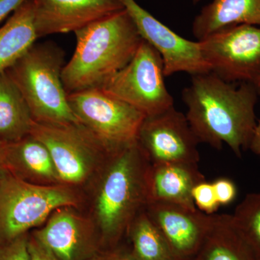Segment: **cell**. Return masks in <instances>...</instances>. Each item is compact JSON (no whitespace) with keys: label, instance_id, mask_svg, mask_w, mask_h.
<instances>
[{"label":"cell","instance_id":"ac0fdd59","mask_svg":"<svg viewBox=\"0 0 260 260\" xmlns=\"http://www.w3.org/2000/svg\"><path fill=\"white\" fill-rule=\"evenodd\" d=\"M242 24L260 27V0H212L195 17L193 35L200 41L221 29Z\"/></svg>","mask_w":260,"mask_h":260},{"label":"cell","instance_id":"d4e9b609","mask_svg":"<svg viewBox=\"0 0 260 260\" xmlns=\"http://www.w3.org/2000/svg\"><path fill=\"white\" fill-rule=\"evenodd\" d=\"M212 184L220 206L231 204L235 200L237 195V188L232 179L219 178Z\"/></svg>","mask_w":260,"mask_h":260},{"label":"cell","instance_id":"ffe728a7","mask_svg":"<svg viewBox=\"0 0 260 260\" xmlns=\"http://www.w3.org/2000/svg\"><path fill=\"white\" fill-rule=\"evenodd\" d=\"M34 121L20 89L6 71L0 73V143H14L28 136Z\"/></svg>","mask_w":260,"mask_h":260},{"label":"cell","instance_id":"4316f807","mask_svg":"<svg viewBox=\"0 0 260 260\" xmlns=\"http://www.w3.org/2000/svg\"><path fill=\"white\" fill-rule=\"evenodd\" d=\"M28 0H0V22L14 13Z\"/></svg>","mask_w":260,"mask_h":260},{"label":"cell","instance_id":"603a6c76","mask_svg":"<svg viewBox=\"0 0 260 260\" xmlns=\"http://www.w3.org/2000/svg\"><path fill=\"white\" fill-rule=\"evenodd\" d=\"M191 196L197 209L207 215H213L220 206L213 184L207 182L206 180L194 186Z\"/></svg>","mask_w":260,"mask_h":260},{"label":"cell","instance_id":"d6986e66","mask_svg":"<svg viewBox=\"0 0 260 260\" xmlns=\"http://www.w3.org/2000/svg\"><path fill=\"white\" fill-rule=\"evenodd\" d=\"M37 39L34 0H28L0 28V73L11 68Z\"/></svg>","mask_w":260,"mask_h":260},{"label":"cell","instance_id":"cb8c5ba5","mask_svg":"<svg viewBox=\"0 0 260 260\" xmlns=\"http://www.w3.org/2000/svg\"><path fill=\"white\" fill-rule=\"evenodd\" d=\"M0 260H30L28 234L0 244Z\"/></svg>","mask_w":260,"mask_h":260},{"label":"cell","instance_id":"2e32d148","mask_svg":"<svg viewBox=\"0 0 260 260\" xmlns=\"http://www.w3.org/2000/svg\"><path fill=\"white\" fill-rule=\"evenodd\" d=\"M205 181L198 164L186 162L151 164L149 169V202H165L196 210L191 191Z\"/></svg>","mask_w":260,"mask_h":260},{"label":"cell","instance_id":"4fadbf2b","mask_svg":"<svg viewBox=\"0 0 260 260\" xmlns=\"http://www.w3.org/2000/svg\"><path fill=\"white\" fill-rule=\"evenodd\" d=\"M145 210L177 260L194 258L209 230L211 215L165 202H148Z\"/></svg>","mask_w":260,"mask_h":260},{"label":"cell","instance_id":"f546056e","mask_svg":"<svg viewBox=\"0 0 260 260\" xmlns=\"http://www.w3.org/2000/svg\"><path fill=\"white\" fill-rule=\"evenodd\" d=\"M88 260H104V259H103L102 254H100V253H99V254L93 256V257L90 258V259Z\"/></svg>","mask_w":260,"mask_h":260},{"label":"cell","instance_id":"9c48e42d","mask_svg":"<svg viewBox=\"0 0 260 260\" xmlns=\"http://www.w3.org/2000/svg\"><path fill=\"white\" fill-rule=\"evenodd\" d=\"M30 135L47 147L60 181L66 184L86 180L98 158L110 153L81 124L51 125L34 121Z\"/></svg>","mask_w":260,"mask_h":260},{"label":"cell","instance_id":"e0dca14e","mask_svg":"<svg viewBox=\"0 0 260 260\" xmlns=\"http://www.w3.org/2000/svg\"><path fill=\"white\" fill-rule=\"evenodd\" d=\"M194 260H260L232 215L213 214L204 242Z\"/></svg>","mask_w":260,"mask_h":260},{"label":"cell","instance_id":"83f0119b","mask_svg":"<svg viewBox=\"0 0 260 260\" xmlns=\"http://www.w3.org/2000/svg\"><path fill=\"white\" fill-rule=\"evenodd\" d=\"M102 256L104 260H136L131 253L116 248L103 253Z\"/></svg>","mask_w":260,"mask_h":260},{"label":"cell","instance_id":"5bb4252c","mask_svg":"<svg viewBox=\"0 0 260 260\" xmlns=\"http://www.w3.org/2000/svg\"><path fill=\"white\" fill-rule=\"evenodd\" d=\"M39 38L75 32L124 9L119 0H34Z\"/></svg>","mask_w":260,"mask_h":260},{"label":"cell","instance_id":"ba28073f","mask_svg":"<svg viewBox=\"0 0 260 260\" xmlns=\"http://www.w3.org/2000/svg\"><path fill=\"white\" fill-rule=\"evenodd\" d=\"M198 42L210 72L222 80L254 85L260 78V27L233 25Z\"/></svg>","mask_w":260,"mask_h":260},{"label":"cell","instance_id":"6da1fadb","mask_svg":"<svg viewBox=\"0 0 260 260\" xmlns=\"http://www.w3.org/2000/svg\"><path fill=\"white\" fill-rule=\"evenodd\" d=\"M258 95L254 84L237 86L211 72L191 76L182 91L186 119L200 143L219 150L226 144L238 158L250 144Z\"/></svg>","mask_w":260,"mask_h":260},{"label":"cell","instance_id":"f1b7e54d","mask_svg":"<svg viewBox=\"0 0 260 260\" xmlns=\"http://www.w3.org/2000/svg\"><path fill=\"white\" fill-rule=\"evenodd\" d=\"M249 149L260 159V119L256 122L253 132Z\"/></svg>","mask_w":260,"mask_h":260},{"label":"cell","instance_id":"277c9868","mask_svg":"<svg viewBox=\"0 0 260 260\" xmlns=\"http://www.w3.org/2000/svg\"><path fill=\"white\" fill-rule=\"evenodd\" d=\"M64 52L53 43L34 44L6 70L31 111L36 122L80 124L68 101L61 73Z\"/></svg>","mask_w":260,"mask_h":260},{"label":"cell","instance_id":"8fae6325","mask_svg":"<svg viewBox=\"0 0 260 260\" xmlns=\"http://www.w3.org/2000/svg\"><path fill=\"white\" fill-rule=\"evenodd\" d=\"M134 23L140 37L160 53L164 75L177 73L193 75L210 73L198 41L188 40L159 21L135 0H119Z\"/></svg>","mask_w":260,"mask_h":260},{"label":"cell","instance_id":"7a4b0ae2","mask_svg":"<svg viewBox=\"0 0 260 260\" xmlns=\"http://www.w3.org/2000/svg\"><path fill=\"white\" fill-rule=\"evenodd\" d=\"M74 34L76 47L61 73L68 94L99 88L131 60L143 40L124 9Z\"/></svg>","mask_w":260,"mask_h":260},{"label":"cell","instance_id":"8992f818","mask_svg":"<svg viewBox=\"0 0 260 260\" xmlns=\"http://www.w3.org/2000/svg\"><path fill=\"white\" fill-rule=\"evenodd\" d=\"M164 78L161 55L143 39L131 60L99 88L145 116H153L174 106Z\"/></svg>","mask_w":260,"mask_h":260},{"label":"cell","instance_id":"30bf717a","mask_svg":"<svg viewBox=\"0 0 260 260\" xmlns=\"http://www.w3.org/2000/svg\"><path fill=\"white\" fill-rule=\"evenodd\" d=\"M150 164L186 162L198 164L199 140L185 114L174 106L146 116L137 139Z\"/></svg>","mask_w":260,"mask_h":260},{"label":"cell","instance_id":"836d02e7","mask_svg":"<svg viewBox=\"0 0 260 260\" xmlns=\"http://www.w3.org/2000/svg\"><path fill=\"white\" fill-rule=\"evenodd\" d=\"M189 260H194V259H189Z\"/></svg>","mask_w":260,"mask_h":260},{"label":"cell","instance_id":"d6a6232c","mask_svg":"<svg viewBox=\"0 0 260 260\" xmlns=\"http://www.w3.org/2000/svg\"><path fill=\"white\" fill-rule=\"evenodd\" d=\"M193 1H194V3H198V2L201 1V0H193Z\"/></svg>","mask_w":260,"mask_h":260},{"label":"cell","instance_id":"9a60e30c","mask_svg":"<svg viewBox=\"0 0 260 260\" xmlns=\"http://www.w3.org/2000/svg\"><path fill=\"white\" fill-rule=\"evenodd\" d=\"M0 160L5 172L24 181L37 184L61 181L47 147L32 135L14 143H2Z\"/></svg>","mask_w":260,"mask_h":260},{"label":"cell","instance_id":"484cf974","mask_svg":"<svg viewBox=\"0 0 260 260\" xmlns=\"http://www.w3.org/2000/svg\"><path fill=\"white\" fill-rule=\"evenodd\" d=\"M30 260H56L32 236L28 237Z\"/></svg>","mask_w":260,"mask_h":260},{"label":"cell","instance_id":"52a82bcc","mask_svg":"<svg viewBox=\"0 0 260 260\" xmlns=\"http://www.w3.org/2000/svg\"><path fill=\"white\" fill-rule=\"evenodd\" d=\"M72 110L81 125L108 151L135 143L146 116L100 88L68 94Z\"/></svg>","mask_w":260,"mask_h":260},{"label":"cell","instance_id":"7402d4cb","mask_svg":"<svg viewBox=\"0 0 260 260\" xmlns=\"http://www.w3.org/2000/svg\"><path fill=\"white\" fill-rule=\"evenodd\" d=\"M232 215L243 235L260 255V191L246 194Z\"/></svg>","mask_w":260,"mask_h":260},{"label":"cell","instance_id":"44dd1931","mask_svg":"<svg viewBox=\"0 0 260 260\" xmlns=\"http://www.w3.org/2000/svg\"><path fill=\"white\" fill-rule=\"evenodd\" d=\"M126 233L132 242L131 254L136 260H177L165 238L147 213L142 210Z\"/></svg>","mask_w":260,"mask_h":260},{"label":"cell","instance_id":"1f68e13d","mask_svg":"<svg viewBox=\"0 0 260 260\" xmlns=\"http://www.w3.org/2000/svg\"><path fill=\"white\" fill-rule=\"evenodd\" d=\"M255 85L256 90H257L258 94L260 95V78L258 79L257 81L256 82V83L254 84Z\"/></svg>","mask_w":260,"mask_h":260},{"label":"cell","instance_id":"5b68a950","mask_svg":"<svg viewBox=\"0 0 260 260\" xmlns=\"http://www.w3.org/2000/svg\"><path fill=\"white\" fill-rule=\"evenodd\" d=\"M77 204L68 186L34 184L5 171L0 179V244L27 234L56 210Z\"/></svg>","mask_w":260,"mask_h":260},{"label":"cell","instance_id":"3957f363","mask_svg":"<svg viewBox=\"0 0 260 260\" xmlns=\"http://www.w3.org/2000/svg\"><path fill=\"white\" fill-rule=\"evenodd\" d=\"M150 165L138 141L109 154L95 199L101 242L108 250L115 249L133 219L148 204Z\"/></svg>","mask_w":260,"mask_h":260},{"label":"cell","instance_id":"7c38bea8","mask_svg":"<svg viewBox=\"0 0 260 260\" xmlns=\"http://www.w3.org/2000/svg\"><path fill=\"white\" fill-rule=\"evenodd\" d=\"M72 208L56 210L32 236L56 260H88L100 253V235Z\"/></svg>","mask_w":260,"mask_h":260},{"label":"cell","instance_id":"4dcf8cb0","mask_svg":"<svg viewBox=\"0 0 260 260\" xmlns=\"http://www.w3.org/2000/svg\"><path fill=\"white\" fill-rule=\"evenodd\" d=\"M2 143H0V150H1ZM5 170L3 169V166H2L1 160H0V179L3 177V174H4Z\"/></svg>","mask_w":260,"mask_h":260}]
</instances>
